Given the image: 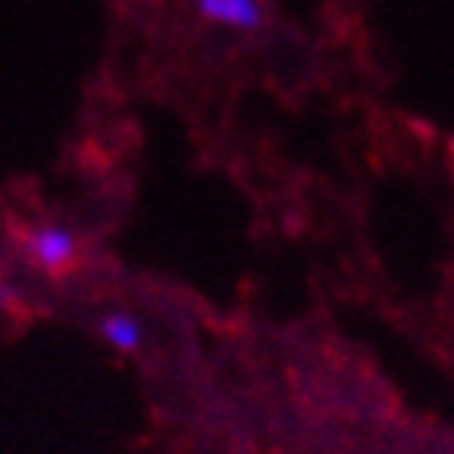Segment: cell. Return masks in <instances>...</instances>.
<instances>
[{
    "label": "cell",
    "instance_id": "6da1fadb",
    "mask_svg": "<svg viewBox=\"0 0 454 454\" xmlns=\"http://www.w3.org/2000/svg\"><path fill=\"white\" fill-rule=\"evenodd\" d=\"M23 247L33 266L46 270V273H62L78 260V237L66 224H29L23 234Z\"/></svg>",
    "mask_w": 454,
    "mask_h": 454
},
{
    "label": "cell",
    "instance_id": "7a4b0ae2",
    "mask_svg": "<svg viewBox=\"0 0 454 454\" xmlns=\"http://www.w3.org/2000/svg\"><path fill=\"white\" fill-rule=\"evenodd\" d=\"M205 23L231 33H260L266 27L263 0H192Z\"/></svg>",
    "mask_w": 454,
    "mask_h": 454
},
{
    "label": "cell",
    "instance_id": "3957f363",
    "mask_svg": "<svg viewBox=\"0 0 454 454\" xmlns=\"http://www.w3.org/2000/svg\"><path fill=\"white\" fill-rule=\"evenodd\" d=\"M98 334L111 344L114 350H121V354H133V350L143 348V322L137 315H127V312H107L101 315V322H98Z\"/></svg>",
    "mask_w": 454,
    "mask_h": 454
},
{
    "label": "cell",
    "instance_id": "277c9868",
    "mask_svg": "<svg viewBox=\"0 0 454 454\" xmlns=\"http://www.w3.org/2000/svg\"><path fill=\"white\" fill-rule=\"evenodd\" d=\"M13 299H17V289H13V286H10L7 279H0V302L10 305Z\"/></svg>",
    "mask_w": 454,
    "mask_h": 454
}]
</instances>
